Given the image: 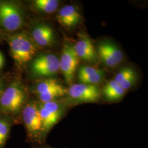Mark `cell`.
I'll use <instances>...</instances> for the list:
<instances>
[{
	"label": "cell",
	"instance_id": "cell-10",
	"mask_svg": "<svg viewBox=\"0 0 148 148\" xmlns=\"http://www.w3.org/2000/svg\"><path fill=\"white\" fill-rule=\"evenodd\" d=\"M73 47L79 59L90 64L97 63L99 58L92 41L86 34H79V40Z\"/></svg>",
	"mask_w": 148,
	"mask_h": 148
},
{
	"label": "cell",
	"instance_id": "cell-13",
	"mask_svg": "<svg viewBox=\"0 0 148 148\" xmlns=\"http://www.w3.org/2000/svg\"><path fill=\"white\" fill-rule=\"evenodd\" d=\"M104 73L103 70L93 67L83 65L78 71V78L81 84L95 85L100 83L104 78Z\"/></svg>",
	"mask_w": 148,
	"mask_h": 148
},
{
	"label": "cell",
	"instance_id": "cell-4",
	"mask_svg": "<svg viewBox=\"0 0 148 148\" xmlns=\"http://www.w3.org/2000/svg\"><path fill=\"white\" fill-rule=\"evenodd\" d=\"M24 19L20 8L10 2H0V26L8 32H14L23 27Z\"/></svg>",
	"mask_w": 148,
	"mask_h": 148
},
{
	"label": "cell",
	"instance_id": "cell-7",
	"mask_svg": "<svg viewBox=\"0 0 148 148\" xmlns=\"http://www.w3.org/2000/svg\"><path fill=\"white\" fill-rule=\"evenodd\" d=\"M32 73L38 76L51 77L58 73L59 59L53 54H43L32 62Z\"/></svg>",
	"mask_w": 148,
	"mask_h": 148
},
{
	"label": "cell",
	"instance_id": "cell-18",
	"mask_svg": "<svg viewBox=\"0 0 148 148\" xmlns=\"http://www.w3.org/2000/svg\"><path fill=\"white\" fill-rule=\"evenodd\" d=\"M32 4L38 11L46 13H52L57 10L59 2L57 0H35Z\"/></svg>",
	"mask_w": 148,
	"mask_h": 148
},
{
	"label": "cell",
	"instance_id": "cell-3",
	"mask_svg": "<svg viewBox=\"0 0 148 148\" xmlns=\"http://www.w3.org/2000/svg\"><path fill=\"white\" fill-rule=\"evenodd\" d=\"M21 113L27 131V139L34 143H42V126L38 104L33 101L27 102Z\"/></svg>",
	"mask_w": 148,
	"mask_h": 148
},
{
	"label": "cell",
	"instance_id": "cell-16",
	"mask_svg": "<svg viewBox=\"0 0 148 148\" xmlns=\"http://www.w3.org/2000/svg\"><path fill=\"white\" fill-rule=\"evenodd\" d=\"M126 90L115 81H109L103 90V94L106 99L110 101H119L124 96Z\"/></svg>",
	"mask_w": 148,
	"mask_h": 148
},
{
	"label": "cell",
	"instance_id": "cell-21",
	"mask_svg": "<svg viewBox=\"0 0 148 148\" xmlns=\"http://www.w3.org/2000/svg\"><path fill=\"white\" fill-rule=\"evenodd\" d=\"M2 93V85H1V82H0V96L1 95Z\"/></svg>",
	"mask_w": 148,
	"mask_h": 148
},
{
	"label": "cell",
	"instance_id": "cell-8",
	"mask_svg": "<svg viewBox=\"0 0 148 148\" xmlns=\"http://www.w3.org/2000/svg\"><path fill=\"white\" fill-rule=\"evenodd\" d=\"M67 93L77 103H95L100 99L101 92L95 85L79 84L71 85Z\"/></svg>",
	"mask_w": 148,
	"mask_h": 148
},
{
	"label": "cell",
	"instance_id": "cell-12",
	"mask_svg": "<svg viewBox=\"0 0 148 148\" xmlns=\"http://www.w3.org/2000/svg\"><path fill=\"white\" fill-rule=\"evenodd\" d=\"M57 19L62 26L71 27L79 24L81 21V16L74 6L68 5L64 6L59 10Z\"/></svg>",
	"mask_w": 148,
	"mask_h": 148
},
{
	"label": "cell",
	"instance_id": "cell-1",
	"mask_svg": "<svg viewBox=\"0 0 148 148\" xmlns=\"http://www.w3.org/2000/svg\"><path fill=\"white\" fill-rule=\"evenodd\" d=\"M27 103V94L23 88L17 83L8 86L0 96V112L13 118L18 115Z\"/></svg>",
	"mask_w": 148,
	"mask_h": 148
},
{
	"label": "cell",
	"instance_id": "cell-5",
	"mask_svg": "<svg viewBox=\"0 0 148 148\" xmlns=\"http://www.w3.org/2000/svg\"><path fill=\"white\" fill-rule=\"evenodd\" d=\"M39 114L42 126V140L44 142L48 133L63 116L64 109L57 101L38 104Z\"/></svg>",
	"mask_w": 148,
	"mask_h": 148
},
{
	"label": "cell",
	"instance_id": "cell-14",
	"mask_svg": "<svg viewBox=\"0 0 148 148\" xmlns=\"http://www.w3.org/2000/svg\"><path fill=\"white\" fill-rule=\"evenodd\" d=\"M34 92L36 95L50 94L53 93L67 94L68 90L64 87L58 81L54 79H47L39 82L35 86Z\"/></svg>",
	"mask_w": 148,
	"mask_h": 148
},
{
	"label": "cell",
	"instance_id": "cell-15",
	"mask_svg": "<svg viewBox=\"0 0 148 148\" xmlns=\"http://www.w3.org/2000/svg\"><path fill=\"white\" fill-rule=\"evenodd\" d=\"M137 79V75L134 70L130 67H125L116 75L114 80L125 90L130 89Z\"/></svg>",
	"mask_w": 148,
	"mask_h": 148
},
{
	"label": "cell",
	"instance_id": "cell-20",
	"mask_svg": "<svg viewBox=\"0 0 148 148\" xmlns=\"http://www.w3.org/2000/svg\"><path fill=\"white\" fill-rule=\"evenodd\" d=\"M53 148L52 147H49V146H42L41 147H39V148Z\"/></svg>",
	"mask_w": 148,
	"mask_h": 148
},
{
	"label": "cell",
	"instance_id": "cell-19",
	"mask_svg": "<svg viewBox=\"0 0 148 148\" xmlns=\"http://www.w3.org/2000/svg\"><path fill=\"white\" fill-rule=\"evenodd\" d=\"M3 64V57L2 55V54L0 53V69L2 66Z\"/></svg>",
	"mask_w": 148,
	"mask_h": 148
},
{
	"label": "cell",
	"instance_id": "cell-17",
	"mask_svg": "<svg viewBox=\"0 0 148 148\" xmlns=\"http://www.w3.org/2000/svg\"><path fill=\"white\" fill-rule=\"evenodd\" d=\"M14 120L4 114L0 115V148H5L10 137Z\"/></svg>",
	"mask_w": 148,
	"mask_h": 148
},
{
	"label": "cell",
	"instance_id": "cell-6",
	"mask_svg": "<svg viewBox=\"0 0 148 148\" xmlns=\"http://www.w3.org/2000/svg\"><path fill=\"white\" fill-rule=\"evenodd\" d=\"M79 61V58L75 52L73 46L68 43H65L59 59V68L63 74L65 82L69 85L73 81Z\"/></svg>",
	"mask_w": 148,
	"mask_h": 148
},
{
	"label": "cell",
	"instance_id": "cell-2",
	"mask_svg": "<svg viewBox=\"0 0 148 148\" xmlns=\"http://www.w3.org/2000/svg\"><path fill=\"white\" fill-rule=\"evenodd\" d=\"M8 43L12 58L21 65L30 61L37 52V45L32 39L24 33L10 36Z\"/></svg>",
	"mask_w": 148,
	"mask_h": 148
},
{
	"label": "cell",
	"instance_id": "cell-11",
	"mask_svg": "<svg viewBox=\"0 0 148 148\" xmlns=\"http://www.w3.org/2000/svg\"><path fill=\"white\" fill-rule=\"evenodd\" d=\"M32 37L35 44L41 47L51 46L54 42V34L52 29L45 24H38L34 27Z\"/></svg>",
	"mask_w": 148,
	"mask_h": 148
},
{
	"label": "cell",
	"instance_id": "cell-9",
	"mask_svg": "<svg viewBox=\"0 0 148 148\" xmlns=\"http://www.w3.org/2000/svg\"><path fill=\"white\" fill-rule=\"evenodd\" d=\"M97 55L106 66L112 68L119 65L123 60V53L114 43L104 41L97 46Z\"/></svg>",
	"mask_w": 148,
	"mask_h": 148
}]
</instances>
